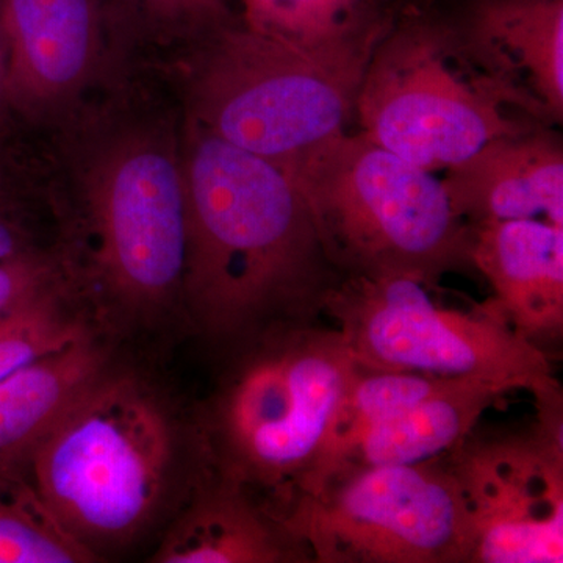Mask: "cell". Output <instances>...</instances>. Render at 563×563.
Returning <instances> with one entry per match:
<instances>
[{"instance_id": "obj_8", "label": "cell", "mask_w": 563, "mask_h": 563, "mask_svg": "<svg viewBox=\"0 0 563 563\" xmlns=\"http://www.w3.org/2000/svg\"><path fill=\"white\" fill-rule=\"evenodd\" d=\"M284 523L313 563H470L473 536L446 459L339 466L299 495Z\"/></svg>"}, {"instance_id": "obj_7", "label": "cell", "mask_w": 563, "mask_h": 563, "mask_svg": "<svg viewBox=\"0 0 563 563\" xmlns=\"http://www.w3.org/2000/svg\"><path fill=\"white\" fill-rule=\"evenodd\" d=\"M324 317L365 368L479 380L531 393L536 406L563 404L553 357L488 302L448 306L437 284L417 277L350 276L329 296Z\"/></svg>"}, {"instance_id": "obj_15", "label": "cell", "mask_w": 563, "mask_h": 563, "mask_svg": "<svg viewBox=\"0 0 563 563\" xmlns=\"http://www.w3.org/2000/svg\"><path fill=\"white\" fill-rule=\"evenodd\" d=\"M157 563H313L282 518L214 472L166 533Z\"/></svg>"}, {"instance_id": "obj_23", "label": "cell", "mask_w": 563, "mask_h": 563, "mask_svg": "<svg viewBox=\"0 0 563 563\" xmlns=\"http://www.w3.org/2000/svg\"><path fill=\"white\" fill-rule=\"evenodd\" d=\"M54 287L49 263L32 251L0 258V314Z\"/></svg>"}, {"instance_id": "obj_2", "label": "cell", "mask_w": 563, "mask_h": 563, "mask_svg": "<svg viewBox=\"0 0 563 563\" xmlns=\"http://www.w3.org/2000/svg\"><path fill=\"white\" fill-rule=\"evenodd\" d=\"M233 350L207 420L211 466L284 520L320 468L355 362L339 329L321 322Z\"/></svg>"}, {"instance_id": "obj_19", "label": "cell", "mask_w": 563, "mask_h": 563, "mask_svg": "<svg viewBox=\"0 0 563 563\" xmlns=\"http://www.w3.org/2000/svg\"><path fill=\"white\" fill-rule=\"evenodd\" d=\"M453 380L428 374L365 368L355 363L336 407L320 468L309 487L332 468L363 433Z\"/></svg>"}, {"instance_id": "obj_18", "label": "cell", "mask_w": 563, "mask_h": 563, "mask_svg": "<svg viewBox=\"0 0 563 563\" xmlns=\"http://www.w3.org/2000/svg\"><path fill=\"white\" fill-rule=\"evenodd\" d=\"M242 25L321 55L372 52L395 10L379 0H240Z\"/></svg>"}, {"instance_id": "obj_6", "label": "cell", "mask_w": 563, "mask_h": 563, "mask_svg": "<svg viewBox=\"0 0 563 563\" xmlns=\"http://www.w3.org/2000/svg\"><path fill=\"white\" fill-rule=\"evenodd\" d=\"M201 41L190 120L211 135L287 172L347 132L373 51L313 54L251 32L240 21Z\"/></svg>"}, {"instance_id": "obj_9", "label": "cell", "mask_w": 563, "mask_h": 563, "mask_svg": "<svg viewBox=\"0 0 563 563\" xmlns=\"http://www.w3.org/2000/svg\"><path fill=\"white\" fill-rule=\"evenodd\" d=\"M85 211L91 277L107 301L150 313L181 291L188 217L180 152L151 133L113 141L88 174Z\"/></svg>"}, {"instance_id": "obj_17", "label": "cell", "mask_w": 563, "mask_h": 563, "mask_svg": "<svg viewBox=\"0 0 563 563\" xmlns=\"http://www.w3.org/2000/svg\"><path fill=\"white\" fill-rule=\"evenodd\" d=\"M506 395L498 385L455 379L363 433L324 474L339 466L415 465L443 457Z\"/></svg>"}, {"instance_id": "obj_11", "label": "cell", "mask_w": 563, "mask_h": 563, "mask_svg": "<svg viewBox=\"0 0 563 563\" xmlns=\"http://www.w3.org/2000/svg\"><path fill=\"white\" fill-rule=\"evenodd\" d=\"M466 47L523 113L563 121V0H453Z\"/></svg>"}, {"instance_id": "obj_21", "label": "cell", "mask_w": 563, "mask_h": 563, "mask_svg": "<svg viewBox=\"0 0 563 563\" xmlns=\"http://www.w3.org/2000/svg\"><path fill=\"white\" fill-rule=\"evenodd\" d=\"M54 287L0 314V379L84 336Z\"/></svg>"}, {"instance_id": "obj_5", "label": "cell", "mask_w": 563, "mask_h": 563, "mask_svg": "<svg viewBox=\"0 0 563 563\" xmlns=\"http://www.w3.org/2000/svg\"><path fill=\"white\" fill-rule=\"evenodd\" d=\"M173 457L172 422L154 395L106 369L41 440L27 481L58 525L95 551L151 520Z\"/></svg>"}, {"instance_id": "obj_25", "label": "cell", "mask_w": 563, "mask_h": 563, "mask_svg": "<svg viewBox=\"0 0 563 563\" xmlns=\"http://www.w3.org/2000/svg\"><path fill=\"white\" fill-rule=\"evenodd\" d=\"M2 11V0H0ZM5 102V43H3L2 16H0V103Z\"/></svg>"}, {"instance_id": "obj_24", "label": "cell", "mask_w": 563, "mask_h": 563, "mask_svg": "<svg viewBox=\"0 0 563 563\" xmlns=\"http://www.w3.org/2000/svg\"><path fill=\"white\" fill-rule=\"evenodd\" d=\"M27 251L31 250L24 231L16 222L0 214V258L13 257Z\"/></svg>"}, {"instance_id": "obj_12", "label": "cell", "mask_w": 563, "mask_h": 563, "mask_svg": "<svg viewBox=\"0 0 563 563\" xmlns=\"http://www.w3.org/2000/svg\"><path fill=\"white\" fill-rule=\"evenodd\" d=\"M110 0H2L5 102L46 111L90 79Z\"/></svg>"}, {"instance_id": "obj_13", "label": "cell", "mask_w": 563, "mask_h": 563, "mask_svg": "<svg viewBox=\"0 0 563 563\" xmlns=\"http://www.w3.org/2000/svg\"><path fill=\"white\" fill-rule=\"evenodd\" d=\"M470 229L473 272L493 290L488 306L553 357L563 336V225L515 220Z\"/></svg>"}, {"instance_id": "obj_14", "label": "cell", "mask_w": 563, "mask_h": 563, "mask_svg": "<svg viewBox=\"0 0 563 563\" xmlns=\"http://www.w3.org/2000/svg\"><path fill=\"white\" fill-rule=\"evenodd\" d=\"M443 187L468 225L542 220L563 225V144L550 125L488 141L446 169Z\"/></svg>"}, {"instance_id": "obj_4", "label": "cell", "mask_w": 563, "mask_h": 563, "mask_svg": "<svg viewBox=\"0 0 563 563\" xmlns=\"http://www.w3.org/2000/svg\"><path fill=\"white\" fill-rule=\"evenodd\" d=\"M301 190L342 277L409 276L439 284L473 269L472 229L443 181L363 133H343L285 172Z\"/></svg>"}, {"instance_id": "obj_22", "label": "cell", "mask_w": 563, "mask_h": 563, "mask_svg": "<svg viewBox=\"0 0 563 563\" xmlns=\"http://www.w3.org/2000/svg\"><path fill=\"white\" fill-rule=\"evenodd\" d=\"M150 21L165 31L203 38L236 22L225 0H133Z\"/></svg>"}, {"instance_id": "obj_20", "label": "cell", "mask_w": 563, "mask_h": 563, "mask_svg": "<svg viewBox=\"0 0 563 563\" xmlns=\"http://www.w3.org/2000/svg\"><path fill=\"white\" fill-rule=\"evenodd\" d=\"M96 558L47 512L29 481L0 490V563H84Z\"/></svg>"}, {"instance_id": "obj_16", "label": "cell", "mask_w": 563, "mask_h": 563, "mask_svg": "<svg viewBox=\"0 0 563 563\" xmlns=\"http://www.w3.org/2000/svg\"><path fill=\"white\" fill-rule=\"evenodd\" d=\"M106 358L85 333L0 379V490L27 481L36 446L80 393L106 372Z\"/></svg>"}, {"instance_id": "obj_3", "label": "cell", "mask_w": 563, "mask_h": 563, "mask_svg": "<svg viewBox=\"0 0 563 563\" xmlns=\"http://www.w3.org/2000/svg\"><path fill=\"white\" fill-rule=\"evenodd\" d=\"M354 120L366 139L431 173L543 125L476 62L442 3L395 10L363 70Z\"/></svg>"}, {"instance_id": "obj_10", "label": "cell", "mask_w": 563, "mask_h": 563, "mask_svg": "<svg viewBox=\"0 0 563 563\" xmlns=\"http://www.w3.org/2000/svg\"><path fill=\"white\" fill-rule=\"evenodd\" d=\"M444 459L472 529L470 563L563 562V404L536 406L517 431L476 426Z\"/></svg>"}, {"instance_id": "obj_26", "label": "cell", "mask_w": 563, "mask_h": 563, "mask_svg": "<svg viewBox=\"0 0 563 563\" xmlns=\"http://www.w3.org/2000/svg\"><path fill=\"white\" fill-rule=\"evenodd\" d=\"M387 9L396 10L399 7L410 5V3H446L453 0H379Z\"/></svg>"}, {"instance_id": "obj_1", "label": "cell", "mask_w": 563, "mask_h": 563, "mask_svg": "<svg viewBox=\"0 0 563 563\" xmlns=\"http://www.w3.org/2000/svg\"><path fill=\"white\" fill-rule=\"evenodd\" d=\"M188 243L181 295L214 342L239 346L320 322L342 274L287 173L188 121L180 152Z\"/></svg>"}]
</instances>
